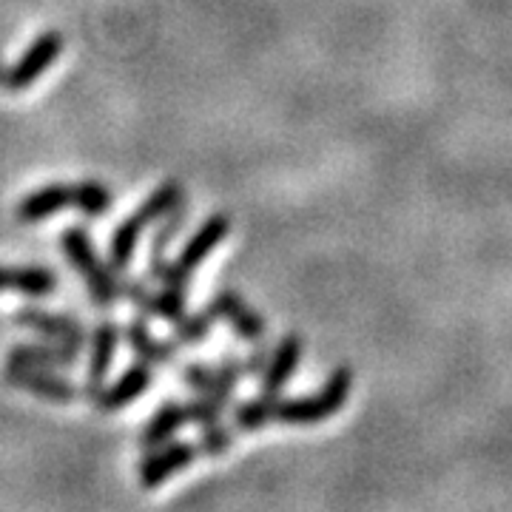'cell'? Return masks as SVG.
Listing matches in <instances>:
<instances>
[{"label": "cell", "instance_id": "obj_23", "mask_svg": "<svg viewBox=\"0 0 512 512\" xmlns=\"http://www.w3.org/2000/svg\"><path fill=\"white\" fill-rule=\"evenodd\" d=\"M197 447H200V453H205V456H211V458L228 453V450L234 447V427L222 424V419L214 421V424H205L200 433V441H197Z\"/></svg>", "mask_w": 512, "mask_h": 512}, {"label": "cell", "instance_id": "obj_3", "mask_svg": "<svg viewBox=\"0 0 512 512\" xmlns=\"http://www.w3.org/2000/svg\"><path fill=\"white\" fill-rule=\"evenodd\" d=\"M350 387H353V370L350 367H336L319 393L313 396H296V399H279L276 402V421L282 424H319L342 410L348 402Z\"/></svg>", "mask_w": 512, "mask_h": 512}, {"label": "cell", "instance_id": "obj_29", "mask_svg": "<svg viewBox=\"0 0 512 512\" xmlns=\"http://www.w3.org/2000/svg\"><path fill=\"white\" fill-rule=\"evenodd\" d=\"M3 72H6V69H3V66H0V83H3Z\"/></svg>", "mask_w": 512, "mask_h": 512}, {"label": "cell", "instance_id": "obj_25", "mask_svg": "<svg viewBox=\"0 0 512 512\" xmlns=\"http://www.w3.org/2000/svg\"><path fill=\"white\" fill-rule=\"evenodd\" d=\"M183 220H185V202L165 217L163 228H160V231L154 234V239H151V259H165V248H168V242H171V239L180 234V225H183Z\"/></svg>", "mask_w": 512, "mask_h": 512}, {"label": "cell", "instance_id": "obj_22", "mask_svg": "<svg viewBox=\"0 0 512 512\" xmlns=\"http://www.w3.org/2000/svg\"><path fill=\"white\" fill-rule=\"evenodd\" d=\"M211 325H214V316L208 311L200 313H183L177 322H174V336H177V345H185V348H194V345H202L211 333Z\"/></svg>", "mask_w": 512, "mask_h": 512}, {"label": "cell", "instance_id": "obj_16", "mask_svg": "<svg viewBox=\"0 0 512 512\" xmlns=\"http://www.w3.org/2000/svg\"><path fill=\"white\" fill-rule=\"evenodd\" d=\"M0 291H18L23 296H49L57 291V276L49 268H0Z\"/></svg>", "mask_w": 512, "mask_h": 512}, {"label": "cell", "instance_id": "obj_1", "mask_svg": "<svg viewBox=\"0 0 512 512\" xmlns=\"http://www.w3.org/2000/svg\"><path fill=\"white\" fill-rule=\"evenodd\" d=\"M228 231H231V220L225 214L208 217L194 231V237L185 242L183 251H180V256L174 262H168V259H148V279H154L160 285H168V288H185L188 291V282H191L194 271L211 256V251H217V245L228 237Z\"/></svg>", "mask_w": 512, "mask_h": 512}, {"label": "cell", "instance_id": "obj_17", "mask_svg": "<svg viewBox=\"0 0 512 512\" xmlns=\"http://www.w3.org/2000/svg\"><path fill=\"white\" fill-rule=\"evenodd\" d=\"M143 231H146V225L137 220L134 214L114 228L109 248V265L114 274H126L131 268V259H134V251H137V242H140Z\"/></svg>", "mask_w": 512, "mask_h": 512}, {"label": "cell", "instance_id": "obj_11", "mask_svg": "<svg viewBox=\"0 0 512 512\" xmlns=\"http://www.w3.org/2000/svg\"><path fill=\"white\" fill-rule=\"evenodd\" d=\"M302 359V339L296 333H288L276 342V348L268 356V365L259 373L262 393H282V387L291 382L296 367Z\"/></svg>", "mask_w": 512, "mask_h": 512}, {"label": "cell", "instance_id": "obj_7", "mask_svg": "<svg viewBox=\"0 0 512 512\" xmlns=\"http://www.w3.org/2000/svg\"><path fill=\"white\" fill-rule=\"evenodd\" d=\"M205 311L211 313L214 319H222L228 328L237 333L239 339H245V342H265V333H268V325H265V319L259 316V313L234 291H217L211 299H208V305H205Z\"/></svg>", "mask_w": 512, "mask_h": 512}, {"label": "cell", "instance_id": "obj_10", "mask_svg": "<svg viewBox=\"0 0 512 512\" xmlns=\"http://www.w3.org/2000/svg\"><path fill=\"white\" fill-rule=\"evenodd\" d=\"M117 345H120V328L111 322V319H103L92 333V359H89V382L80 387V396L86 399H94L100 393V387L106 384V376H109L111 362H114V353H117Z\"/></svg>", "mask_w": 512, "mask_h": 512}, {"label": "cell", "instance_id": "obj_12", "mask_svg": "<svg viewBox=\"0 0 512 512\" xmlns=\"http://www.w3.org/2000/svg\"><path fill=\"white\" fill-rule=\"evenodd\" d=\"M80 359V350L72 345H63L55 339H46L40 345H15L6 353V365L20 367H46V370H57V367H72Z\"/></svg>", "mask_w": 512, "mask_h": 512}, {"label": "cell", "instance_id": "obj_4", "mask_svg": "<svg viewBox=\"0 0 512 512\" xmlns=\"http://www.w3.org/2000/svg\"><path fill=\"white\" fill-rule=\"evenodd\" d=\"M60 55H63V35L60 32H43L29 43V49L20 55L18 63L3 72L0 86L12 94L26 92L29 86H35Z\"/></svg>", "mask_w": 512, "mask_h": 512}, {"label": "cell", "instance_id": "obj_27", "mask_svg": "<svg viewBox=\"0 0 512 512\" xmlns=\"http://www.w3.org/2000/svg\"><path fill=\"white\" fill-rule=\"evenodd\" d=\"M120 296H126L128 302L140 311V316H154V293L148 291L146 282L123 279L120 282Z\"/></svg>", "mask_w": 512, "mask_h": 512}, {"label": "cell", "instance_id": "obj_19", "mask_svg": "<svg viewBox=\"0 0 512 512\" xmlns=\"http://www.w3.org/2000/svg\"><path fill=\"white\" fill-rule=\"evenodd\" d=\"M185 202V191L183 185L177 183V180H168L163 183L148 200H143V205L134 211V217L143 222V225H154V222L165 220L174 208H180Z\"/></svg>", "mask_w": 512, "mask_h": 512}, {"label": "cell", "instance_id": "obj_8", "mask_svg": "<svg viewBox=\"0 0 512 512\" xmlns=\"http://www.w3.org/2000/svg\"><path fill=\"white\" fill-rule=\"evenodd\" d=\"M151 384H154V370H151V365L137 362V365L126 367L111 384H103L100 393L94 396L92 402L100 413H117L120 407L137 402Z\"/></svg>", "mask_w": 512, "mask_h": 512}, {"label": "cell", "instance_id": "obj_18", "mask_svg": "<svg viewBox=\"0 0 512 512\" xmlns=\"http://www.w3.org/2000/svg\"><path fill=\"white\" fill-rule=\"evenodd\" d=\"M183 382L197 393V396H208V399H217L220 404L234 402V384H228L225 379L217 376L214 367H208L205 362H191L183 370Z\"/></svg>", "mask_w": 512, "mask_h": 512}, {"label": "cell", "instance_id": "obj_28", "mask_svg": "<svg viewBox=\"0 0 512 512\" xmlns=\"http://www.w3.org/2000/svg\"><path fill=\"white\" fill-rule=\"evenodd\" d=\"M268 356H271L268 345H265V342H256L254 350L242 359V362H245V373H248V376H259V373L265 370V365H268Z\"/></svg>", "mask_w": 512, "mask_h": 512}, {"label": "cell", "instance_id": "obj_5", "mask_svg": "<svg viewBox=\"0 0 512 512\" xmlns=\"http://www.w3.org/2000/svg\"><path fill=\"white\" fill-rule=\"evenodd\" d=\"M200 458V447L194 441H165L160 447L148 450L143 456L140 467H137V478L143 490H154L165 484L174 473H180L185 467H191Z\"/></svg>", "mask_w": 512, "mask_h": 512}, {"label": "cell", "instance_id": "obj_9", "mask_svg": "<svg viewBox=\"0 0 512 512\" xmlns=\"http://www.w3.org/2000/svg\"><path fill=\"white\" fill-rule=\"evenodd\" d=\"M18 325L35 330L46 339H55L63 345L83 350L86 348V328L80 319H74L72 313H52L43 308H23L18 311Z\"/></svg>", "mask_w": 512, "mask_h": 512}, {"label": "cell", "instance_id": "obj_2", "mask_svg": "<svg viewBox=\"0 0 512 512\" xmlns=\"http://www.w3.org/2000/svg\"><path fill=\"white\" fill-rule=\"evenodd\" d=\"M63 251H66V259L72 262V268L77 274L86 279L89 285V296L97 308H111L117 299H120V279L111 271L109 262H100V256L94 251V242L89 237L86 228L80 225H72L63 231Z\"/></svg>", "mask_w": 512, "mask_h": 512}, {"label": "cell", "instance_id": "obj_13", "mask_svg": "<svg viewBox=\"0 0 512 512\" xmlns=\"http://www.w3.org/2000/svg\"><path fill=\"white\" fill-rule=\"evenodd\" d=\"M72 205V185L52 183L46 185V188H40V191H32L29 197H23L18 205V211H15V217H18L20 222H40L46 220V217H52V214H60V211L72 208Z\"/></svg>", "mask_w": 512, "mask_h": 512}, {"label": "cell", "instance_id": "obj_21", "mask_svg": "<svg viewBox=\"0 0 512 512\" xmlns=\"http://www.w3.org/2000/svg\"><path fill=\"white\" fill-rule=\"evenodd\" d=\"M74 188V205L80 214L86 217H106L111 211V191L97 180H83V183L72 185Z\"/></svg>", "mask_w": 512, "mask_h": 512}, {"label": "cell", "instance_id": "obj_20", "mask_svg": "<svg viewBox=\"0 0 512 512\" xmlns=\"http://www.w3.org/2000/svg\"><path fill=\"white\" fill-rule=\"evenodd\" d=\"M276 402H279V393H259L254 399L237 404L234 427L242 433H254V430L268 427L271 421H276Z\"/></svg>", "mask_w": 512, "mask_h": 512}, {"label": "cell", "instance_id": "obj_26", "mask_svg": "<svg viewBox=\"0 0 512 512\" xmlns=\"http://www.w3.org/2000/svg\"><path fill=\"white\" fill-rule=\"evenodd\" d=\"M222 413H225V404H220L217 399H208V396H200V399L185 404V419L200 424V427L220 421Z\"/></svg>", "mask_w": 512, "mask_h": 512}, {"label": "cell", "instance_id": "obj_15", "mask_svg": "<svg viewBox=\"0 0 512 512\" xmlns=\"http://www.w3.org/2000/svg\"><path fill=\"white\" fill-rule=\"evenodd\" d=\"M188 419H185V404L180 402H163L157 407V413L148 419V424L140 433V447L143 450H154L165 441H171L180 430H183Z\"/></svg>", "mask_w": 512, "mask_h": 512}, {"label": "cell", "instance_id": "obj_24", "mask_svg": "<svg viewBox=\"0 0 512 512\" xmlns=\"http://www.w3.org/2000/svg\"><path fill=\"white\" fill-rule=\"evenodd\" d=\"M185 313V288H168L163 285V291L154 293V316H160L163 322L174 325Z\"/></svg>", "mask_w": 512, "mask_h": 512}, {"label": "cell", "instance_id": "obj_14", "mask_svg": "<svg viewBox=\"0 0 512 512\" xmlns=\"http://www.w3.org/2000/svg\"><path fill=\"white\" fill-rule=\"evenodd\" d=\"M126 345L134 353H137V359L140 362H146V365H171L174 359H177V345H171V342H163V339H157L151 330H148L146 319H134V322H128L126 325Z\"/></svg>", "mask_w": 512, "mask_h": 512}, {"label": "cell", "instance_id": "obj_6", "mask_svg": "<svg viewBox=\"0 0 512 512\" xmlns=\"http://www.w3.org/2000/svg\"><path fill=\"white\" fill-rule=\"evenodd\" d=\"M3 382L12 384L15 390L32 393L37 399H46V402L69 404L74 399H80V387L77 384L57 376L55 370H46V367L6 365L3 367Z\"/></svg>", "mask_w": 512, "mask_h": 512}]
</instances>
